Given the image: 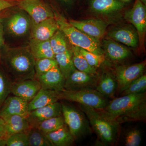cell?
<instances>
[{
  "instance_id": "1",
  "label": "cell",
  "mask_w": 146,
  "mask_h": 146,
  "mask_svg": "<svg viewBox=\"0 0 146 146\" xmlns=\"http://www.w3.org/2000/svg\"><path fill=\"white\" fill-rule=\"evenodd\" d=\"M98 110L106 118L119 125L127 122L145 121V92L122 96L109 102L103 109Z\"/></svg>"
},
{
  "instance_id": "2",
  "label": "cell",
  "mask_w": 146,
  "mask_h": 146,
  "mask_svg": "<svg viewBox=\"0 0 146 146\" xmlns=\"http://www.w3.org/2000/svg\"><path fill=\"white\" fill-rule=\"evenodd\" d=\"M35 60L27 46L7 48L1 62L13 82L35 78Z\"/></svg>"
},
{
  "instance_id": "3",
  "label": "cell",
  "mask_w": 146,
  "mask_h": 146,
  "mask_svg": "<svg viewBox=\"0 0 146 146\" xmlns=\"http://www.w3.org/2000/svg\"><path fill=\"white\" fill-rule=\"evenodd\" d=\"M82 112L96 133L98 143L103 146L112 145L117 141L119 125L103 116L98 110L80 104Z\"/></svg>"
},
{
  "instance_id": "4",
  "label": "cell",
  "mask_w": 146,
  "mask_h": 146,
  "mask_svg": "<svg viewBox=\"0 0 146 146\" xmlns=\"http://www.w3.org/2000/svg\"><path fill=\"white\" fill-rule=\"evenodd\" d=\"M58 28L72 46L82 48L98 55H104L99 41L76 28L63 16L55 13Z\"/></svg>"
},
{
  "instance_id": "5",
  "label": "cell",
  "mask_w": 146,
  "mask_h": 146,
  "mask_svg": "<svg viewBox=\"0 0 146 146\" xmlns=\"http://www.w3.org/2000/svg\"><path fill=\"white\" fill-rule=\"evenodd\" d=\"M59 100H64L90 106L95 109L104 108L109 103L106 97L95 89H86L78 91L64 89L59 91Z\"/></svg>"
},
{
  "instance_id": "6",
  "label": "cell",
  "mask_w": 146,
  "mask_h": 146,
  "mask_svg": "<svg viewBox=\"0 0 146 146\" xmlns=\"http://www.w3.org/2000/svg\"><path fill=\"white\" fill-rule=\"evenodd\" d=\"M61 105L65 124L76 140L90 131L89 122L83 112L69 105L62 103Z\"/></svg>"
},
{
  "instance_id": "7",
  "label": "cell",
  "mask_w": 146,
  "mask_h": 146,
  "mask_svg": "<svg viewBox=\"0 0 146 146\" xmlns=\"http://www.w3.org/2000/svg\"><path fill=\"white\" fill-rule=\"evenodd\" d=\"M16 6L27 13L31 18L32 25L55 17V13L49 6L42 0L16 1Z\"/></svg>"
},
{
  "instance_id": "8",
  "label": "cell",
  "mask_w": 146,
  "mask_h": 146,
  "mask_svg": "<svg viewBox=\"0 0 146 146\" xmlns=\"http://www.w3.org/2000/svg\"><path fill=\"white\" fill-rule=\"evenodd\" d=\"M3 25L9 34L19 38L26 35L31 30L32 22L25 11H17L9 16Z\"/></svg>"
},
{
  "instance_id": "9",
  "label": "cell",
  "mask_w": 146,
  "mask_h": 146,
  "mask_svg": "<svg viewBox=\"0 0 146 146\" xmlns=\"http://www.w3.org/2000/svg\"><path fill=\"white\" fill-rule=\"evenodd\" d=\"M146 66V61L129 65L119 66L116 68L115 76L117 82L119 93L122 92L132 82L143 74Z\"/></svg>"
},
{
  "instance_id": "10",
  "label": "cell",
  "mask_w": 146,
  "mask_h": 146,
  "mask_svg": "<svg viewBox=\"0 0 146 146\" xmlns=\"http://www.w3.org/2000/svg\"><path fill=\"white\" fill-rule=\"evenodd\" d=\"M125 18L136 28L141 46L143 44L146 31L145 5L141 0H136L133 7L126 12Z\"/></svg>"
},
{
  "instance_id": "11",
  "label": "cell",
  "mask_w": 146,
  "mask_h": 146,
  "mask_svg": "<svg viewBox=\"0 0 146 146\" xmlns=\"http://www.w3.org/2000/svg\"><path fill=\"white\" fill-rule=\"evenodd\" d=\"M98 80L96 75L90 74L76 69L65 79L64 89L69 91L96 89Z\"/></svg>"
},
{
  "instance_id": "12",
  "label": "cell",
  "mask_w": 146,
  "mask_h": 146,
  "mask_svg": "<svg viewBox=\"0 0 146 146\" xmlns=\"http://www.w3.org/2000/svg\"><path fill=\"white\" fill-rule=\"evenodd\" d=\"M41 89V84L36 78L12 82L11 93L14 96L30 102Z\"/></svg>"
},
{
  "instance_id": "13",
  "label": "cell",
  "mask_w": 146,
  "mask_h": 146,
  "mask_svg": "<svg viewBox=\"0 0 146 146\" xmlns=\"http://www.w3.org/2000/svg\"><path fill=\"white\" fill-rule=\"evenodd\" d=\"M62 115V105L58 102L30 112L27 119L31 127L36 128L40 123L54 117Z\"/></svg>"
},
{
  "instance_id": "14",
  "label": "cell",
  "mask_w": 146,
  "mask_h": 146,
  "mask_svg": "<svg viewBox=\"0 0 146 146\" xmlns=\"http://www.w3.org/2000/svg\"><path fill=\"white\" fill-rule=\"evenodd\" d=\"M28 102L20 97L14 96H8L0 108V117L4 119L13 115L28 116Z\"/></svg>"
},
{
  "instance_id": "15",
  "label": "cell",
  "mask_w": 146,
  "mask_h": 146,
  "mask_svg": "<svg viewBox=\"0 0 146 146\" xmlns=\"http://www.w3.org/2000/svg\"><path fill=\"white\" fill-rule=\"evenodd\" d=\"M69 23L76 28L98 40L104 36L107 28L106 23L99 19H89L82 21L71 20Z\"/></svg>"
},
{
  "instance_id": "16",
  "label": "cell",
  "mask_w": 146,
  "mask_h": 146,
  "mask_svg": "<svg viewBox=\"0 0 146 146\" xmlns=\"http://www.w3.org/2000/svg\"><path fill=\"white\" fill-rule=\"evenodd\" d=\"M41 84V88L56 91L64 89L65 78L58 66L35 78Z\"/></svg>"
},
{
  "instance_id": "17",
  "label": "cell",
  "mask_w": 146,
  "mask_h": 146,
  "mask_svg": "<svg viewBox=\"0 0 146 146\" xmlns=\"http://www.w3.org/2000/svg\"><path fill=\"white\" fill-rule=\"evenodd\" d=\"M58 30L55 17L48 18L38 23L32 25L31 39L41 41L49 40Z\"/></svg>"
},
{
  "instance_id": "18",
  "label": "cell",
  "mask_w": 146,
  "mask_h": 146,
  "mask_svg": "<svg viewBox=\"0 0 146 146\" xmlns=\"http://www.w3.org/2000/svg\"><path fill=\"white\" fill-rule=\"evenodd\" d=\"M59 100V91L41 88L34 98L28 103V110L31 112L58 102Z\"/></svg>"
},
{
  "instance_id": "19",
  "label": "cell",
  "mask_w": 146,
  "mask_h": 146,
  "mask_svg": "<svg viewBox=\"0 0 146 146\" xmlns=\"http://www.w3.org/2000/svg\"><path fill=\"white\" fill-rule=\"evenodd\" d=\"M108 37L111 39L135 48L138 46L139 38L137 33L129 28L116 29L110 32Z\"/></svg>"
},
{
  "instance_id": "20",
  "label": "cell",
  "mask_w": 146,
  "mask_h": 146,
  "mask_svg": "<svg viewBox=\"0 0 146 146\" xmlns=\"http://www.w3.org/2000/svg\"><path fill=\"white\" fill-rule=\"evenodd\" d=\"M96 89L106 98H114L117 89V82L115 75L108 72L103 73L98 80Z\"/></svg>"
},
{
  "instance_id": "21",
  "label": "cell",
  "mask_w": 146,
  "mask_h": 146,
  "mask_svg": "<svg viewBox=\"0 0 146 146\" xmlns=\"http://www.w3.org/2000/svg\"><path fill=\"white\" fill-rule=\"evenodd\" d=\"M28 116L13 115L5 119L7 138L15 133L28 132L30 125L27 119Z\"/></svg>"
},
{
  "instance_id": "22",
  "label": "cell",
  "mask_w": 146,
  "mask_h": 146,
  "mask_svg": "<svg viewBox=\"0 0 146 146\" xmlns=\"http://www.w3.org/2000/svg\"><path fill=\"white\" fill-rule=\"evenodd\" d=\"M124 4L119 0H91L92 11L102 14L116 13L122 9Z\"/></svg>"
},
{
  "instance_id": "23",
  "label": "cell",
  "mask_w": 146,
  "mask_h": 146,
  "mask_svg": "<svg viewBox=\"0 0 146 146\" xmlns=\"http://www.w3.org/2000/svg\"><path fill=\"white\" fill-rule=\"evenodd\" d=\"M29 47L35 60L43 58H55L49 40L41 41L30 39Z\"/></svg>"
},
{
  "instance_id": "24",
  "label": "cell",
  "mask_w": 146,
  "mask_h": 146,
  "mask_svg": "<svg viewBox=\"0 0 146 146\" xmlns=\"http://www.w3.org/2000/svg\"><path fill=\"white\" fill-rule=\"evenodd\" d=\"M45 135L54 146H70L76 140L66 124L57 130Z\"/></svg>"
},
{
  "instance_id": "25",
  "label": "cell",
  "mask_w": 146,
  "mask_h": 146,
  "mask_svg": "<svg viewBox=\"0 0 146 146\" xmlns=\"http://www.w3.org/2000/svg\"><path fill=\"white\" fill-rule=\"evenodd\" d=\"M104 46L108 56L113 61L124 60L130 55V51L126 47L118 44L112 39L104 40Z\"/></svg>"
},
{
  "instance_id": "26",
  "label": "cell",
  "mask_w": 146,
  "mask_h": 146,
  "mask_svg": "<svg viewBox=\"0 0 146 146\" xmlns=\"http://www.w3.org/2000/svg\"><path fill=\"white\" fill-rule=\"evenodd\" d=\"M55 59L65 79L76 70L72 59V50L69 49L63 53L55 55Z\"/></svg>"
},
{
  "instance_id": "27",
  "label": "cell",
  "mask_w": 146,
  "mask_h": 146,
  "mask_svg": "<svg viewBox=\"0 0 146 146\" xmlns=\"http://www.w3.org/2000/svg\"><path fill=\"white\" fill-rule=\"evenodd\" d=\"M71 50L73 64L76 70L90 74L94 75L97 74L96 68L89 65L80 52L78 47L72 46Z\"/></svg>"
},
{
  "instance_id": "28",
  "label": "cell",
  "mask_w": 146,
  "mask_h": 146,
  "mask_svg": "<svg viewBox=\"0 0 146 146\" xmlns=\"http://www.w3.org/2000/svg\"><path fill=\"white\" fill-rule=\"evenodd\" d=\"M65 125L63 115H61L45 120L40 123L36 128L46 134L57 130Z\"/></svg>"
},
{
  "instance_id": "29",
  "label": "cell",
  "mask_w": 146,
  "mask_h": 146,
  "mask_svg": "<svg viewBox=\"0 0 146 146\" xmlns=\"http://www.w3.org/2000/svg\"><path fill=\"white\" fill-rule=\"evenodd\" d=\"M66 38L64 34L59 29L49 39L55 55L63 53L69 49Z\"/></svg>"
},
{
  "instance_id": "30",
  "label": "cell",
  "mask_w": 146,
  "mask_h": 146,
  "mask_svg": "<svg viewBox=\"0 0 146 146\" xmlns=\"http://www.w3.org/2000/svg\"><path fill=\"white\" fill-rule=\"evenodd\" d=\"M29 146H52L46 135L37 128H31L28 131Z\"/></svg>"
},
{
  "instance_id": "31",
  "label": "cell",
  "mask_w": 146,
  "mask_h": 146,
  "mask_svg": "<svg viewBox=\"0 0 146 146\" xmlns=\"http://www.w3.org/2000/svg\"><path fill=\"white\" fill-rule=\"evenodd\" d=\"M146 90V74L139 77L131 82L121 93V96L130 94H139L145 92Z\"/></svg>"
},
{
  "instance_id": "32",
  "label": "cell",
  "mask_w": 146,
  "mask_h": 146,
  "mask_svg": "<svg viewBox=\"0 0 146 146\" xmlns=\"http://www.w3.org/2000/svg\"><path fill=\"white\" fill-rule=\"evenodd\" d=\"M56 66H58V64L55 58H43L35 60V78L44 74Z\"/></svg>"
},
{
  "instance_id": "33",
  "label": "cell",
  "mask_w": 146,
  "mask_h": 146,
  "mask_svg": "<svg viewBox=\"0 0 146 146\" xmlns=\"http://www.w3.org/2000/svg\"><path fill=\"white\" fill-rule=\"evenodd\" d=\"M12 81L3 71L0 69V106L9 96L11 93Z\"/></svg>"
},
{
  "instance_id": "34",
  "label": "cell",
  "mask_w": 146,
  "mask_h": 146,
  "mask_svg": "<svg viewBox=\"0 0 146 146\" xmlns=\"http://www.w3.org/2000/svg\"><path fill=\"white\" fill-rule=\"evenodd\" d=\"M80 52L84 57L89 65L96 68H99L104 62L105 58L104 55H98L79 47Z\"/></svg>"
},
{
  "instance_id": "35",
  "label": "cell",
  "mask_w": 146,
  "mask_h": 146,
  "mask_svg": "<svg viewBox=\"0 0 146 146\" xmlns=\"http://www.w3.org/2000/svg\"><path fill=\"white\" fill-rule=\"evenodd\" d=\"M6 146H29L27 132H22L12 134L6 139Z\"/></svg>"
},
{
  "instance_id": "36",
  "label": "cell",
  "mask_w": 146,
  "mask_h": 146,
  "mask_svg": "<svg viewBox=\"0 0 146 146\" xmlns=\"http://www.w3.org/2000/svg\"><path fill=\"white\" fill-rule=\"evenodd\" d=\"M141 141V132L136 129L129 131L125 137V145L127 146H139Z\"/></svg>"
},
{
  "instance_id": "37",
  "label": "cell",
  "mask_w": 146,
  "mask_h": 146,
  "mask_svg": "<svg viewBox=\"0 0 146 146\" xmlns=\"http://www.w3.org/2000/svg\"><path fill=\"white\" fill-rule=\"evenodd\" d=\"M16 6L14 0H0V11H3Z\"/></svg>"
},
{
  "instance_id": "38",
  "label": "cell",
  "mask_w": 146,
  "mask_h": 146,
  "mask_svg": "<svg viewBox=\"0 0 146 146\" xmlns=\"http://www.w3.org/2000/svg\"><path fill=\"white\" fill-rule=\"evenodd\" d=\"M7 138L5 121L3 119L0 117V139L6 140Z\"/></svg>"
},
{
  "instance_id": "39",
  "label": "cell",
  "mask_w": 146,
  "mask_h": 146,
  "mask_svg": "<svg viewBox=\"0 0 146 146\" xmlns=\"http://www.w3.org/2000/svg\"><path fill=\"white\" fill-rule=\"evenodd\" d=\"M4 29L3 25L2 18H0V52L1 53V50L5 46V40L4 37Z\"/></svg>"
},
{
  "instance_id": "40",
  "label": "cell",
  "mask_w": 146,
  "mask_h": 146,
  "mask_svg": "<svg viewBox=\"0 0 146 146\" xmlns=\"http://www.w3.org/2000/svg\"><path fill=\"white\" fill-rule=\"evenodd\" d=\"M61 1L65 3H68L71 2L72 0H61Z\"/></svg>"
},
{
  "instance_id": "41",
  "label": "cell",
  "mask_w": 146,
  "mask_h": 146,
  "mask_svg": "<svg viewBox=\"0 0 146 146\" xmlns=\"http://www.w3.org/2000/svg\"><path fill=\"white\" fill-rule=\"evenodd\" d=\"M142 2L145 5H146V0H141Z\"/></svg>"
},
{
  "instance_id": "42",
  "label": "cell",
  "mask_w": 146,
  "mask_h": 146,
  "mask_svg": "<svg viewBox=\"0 0 146 146\" xmlns=\"http://www.w3.org/2000/svg\"><path fill=\"white\" fill-rule=\"evenodd\" d=\"M1 53L0 52V63H1Z\"/></svg>"
},
{
  "instance_id": "43",
  "label": "cell",
  "mask_w": 146,
  "mask_h": 146,
  "mask_svg": "<svg viewBox=\"0 0 146 146\" xmlns=\"http://www.w3.org/2000/svg\"><path fill=\"white\" fill-rule=\"evenodd\" d=\"M3 11H0V18L1 17V15H2V13H3Z\"/></svg>"
},
{
  "instance_id": "44",
  "label": "cell",
  "mask_w": 146,
  "mask_h": 146,
  "mask_svg": "<svg viewBox=\"0 0 146 146\" xmlns=\"http://www.w3.org/2000/svg\"><path fill=\"white\" fill-rule=\"evenodd\" d=\"M14 1H21V0H14Z\"/></svg>"
},
{
  "instance_id": "45",
  "label": "cell",
  "mask_w": 146,
  "mask_h": 146,
  "mask_svg": "<svg viewBox=\"0 0 146 146\" xmlns=\"http://www.w3.org/2000/svg\"><path fill=\"white\" fill-rule=\"evenodd\" d=\"M124 1H129V0H124Z\"/></svg>"
},
{
  "instance_id": "46",
  "label": "cell",
  "mask_w": 146,
  "mask_h": 146,
  "mask_svg": "<svg viewBox=\"0 0 146 146\" xmlns=\"http://www.w3.org/2000/svg\"><path fill=\"white\" fill-rule=\"evenodd\" d=\"M1 106H0V108H1Z\"/></svg>"
}]
</instances>
